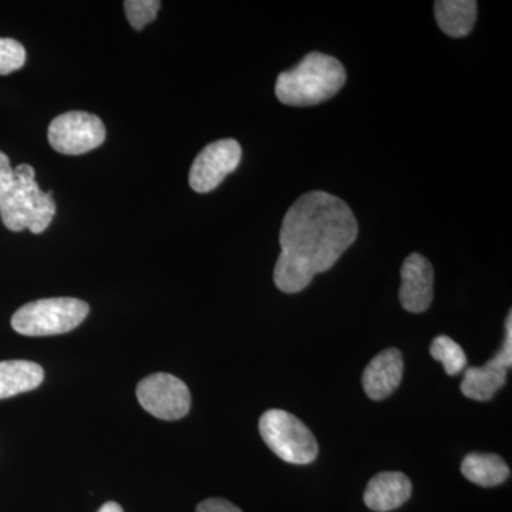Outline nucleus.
<instances>
[{"label": "nucleus", "instance_id": "15", "mask_svg": "<svg viewBox=\"0 0 512 512\" xmlns=\"http://www.w3.org/2000/svg\"><path fill=\"white\" fill-rule=\"evenodd\" d=\"M461 474L480 487H495L510 478V467L497 454L471 453L461 463Z\"/></svg>", "mask_w": 512, "mask_h": 512}, {"label": "nucleus", "instance_id": "20", "mask_svg": "<svg viewBox=\"0 0 512 512\" xmlns=\"http://www.w3.org/2000/svg\"><path fill=\"white\" fill-rule=\"evenodd\" d=\"M197 512H242L237 505L229 503L222 498H210V500L202 501L197 507Z\"/></svg>", "mask_w": 512, "mask_h": 512}, {"label": "nucleus", "instance_id": "18", "mask_svg": "<svg viewBox=\"0 0 512 512\" xmlns=\"http://www.w3.org/2000/svg\"><path fill=\"white\" fill-rule=\"evenodd\" d=\"M26 63L25 47L13 39L0 37V76L18 72Z\"/></svg>", "mask_w": 512, "mask_h": 512}, {"label": "nucleus", "instance_id": "17", "mask_svg": "<svg viewBox=\"0 0 512 512\" xmlns=\"http://www.w3.org/2000/svg\"><path fill=\"white\" fill-rule=\"evenodd\" d=\"M161 2L158 0H127L124 2V10L130 25L136 30H143L148 23L157 18Z\"/></svg>", "mask_w": 512, "mask_h": 512}, {"label": "nucleus", "instance_id": "13", "mask_svg": "<svg viewBox=\"0 0 512 512\" xmlns=\"http://www.w3.org/2000/svg\"><path fill=\"white\" fill-rule=\"evenodd\" d=\"M45 379L43 367L29 360L0 362V400L30 392Z\"/></svg>", "mask_w": 512, "mask_h": 512}, {"label": "nucleus", "instance_id": "3", "mask_svg": "<svg viewBox=\"0 0 512 512\" xmlns=\"http://www.w3.org/2000/svg\"><path fill=\"white\" fill-rule=\"evenodd\" d=\"M35 177L32 165L20 164L15 168L12 187L0 201V217L10 231L29 229L33 234H42L55 218L53 194L40 190Z\"/></svg>", "mask_w": 512, "mask_h": 512}, {"label": "nucleus", "instance_id": "5", "mask_svg": "<svg viewBox=\"0 0 512 512\" xmlns=\"http://www.w3.org/2000/svg\"><path fill=\"white\" fill-rule=\"evenodd\" d=\"M259 433L266 446L285 463L305 466L318 457V441L312 431L285 410L272 409L262 414Z\"/></svg>", "mask_w": 512, "mask_h": 512}, {"label": "nucleus", "instance_id": "12", "mask_svg": "<svg viewBox=\"0 0 512 512\" xmlns=\"http://www.w3.org/2000/svg\"><path fill=\"white\" fill-rule=\"evenodd\" d=\"M507 367L500 360H488L483 367H470L464 372L461 393L476 402H488L507 382Z\"/></svg>", "mask_w": 512, "mask_h": 512}, {"label": "nucleus", "instance_id": "7", "mask_svg": "<svg viewBox=\"0 0 512 512\" xmlns=\"http://www.w3.org/2000/svg\"><path fill=\"white\" fill-rule=\"evenodd\" d=\"M137 400L157 419L174 421L190 412L191 393L187 384L168 373H154L137 386Z\"/></svg>", "mask_w": 512, "mask_h": 512}, {"label": "nucleus", "instance_id": "19", "mask_svg": "<svg viewBox=\"0 0 512 512\" xmlns=\"http://www.w3.org/2000/svg\"><path fill=\"white\" fill-rule=\"evenodd\" d=\"M15 180V168H12L8 156L0 151V201L12 187Z\"/></svg>", "mask_w": 512, "mask_h": 512}, {"label": "nucleus", "instance_id": "11", "mask_svg": "<svg viewBox=\"0 0 512 512\" xmlns=\"http://www.w3.org/2000/svg\"><path fill=\"white\" fill-rule=\"evenodd\" d=\"M413 485L409 477L397 471L376 474L367 484L365 504L376 512H389L402 507L412 497Z\"/></svg>", "mask_w": 512, "mask_h": 512}, {"label": "nucleus", "instance_id": "6", "mask_svg": "<svg viewBox=\"0 0 512 512\" xmlns=\"http://www.w3.org/2000/svg\"><path fill=\"white\" fill-rule=\"evenodd\" d=\"M50 146L64 156H82L96 150L106 140V127L100 117L86 111L60 114L47 130Z\"/></svg>", "mask_w": 512, "mask_h": 512}, {"label": "nucleus", "instance_id": "14", "mask_svg": "<svg viewBox=\"0 0 512 512\" xmlns=\"http://www.w3.org/2000/svg\"><path fill=\"white\" fill-rule=\"evenodd\" d=\"M437 25L447 36L466 37L473 30L477 18L474 0H439L434 3Z\"/></svg>", "mask_w": 512, "mask_h": 512}, {"label": "nucleus", "instance_id": "10", "mask_svg": "<svg viewBox=\"0 0 512 512\" xmlns=\"http://www.w3.org/2000/svg\"><path fill=\"white\" fill-rule=\"evenodd\" d=\"M404 360L396 348L383 350L370 360L363 372L362 383L367 397L383 400L393 394L403 379Z\"/></svg>", "mask_w": 512, "mask_h": 512}, {"label": "nucleus", "instance_id": "2", "mask_svg": "<svg viewBox=\"0 0 512 512\" xmlns=\"http://www.w3.org/2000/svg\"><path fill=\"white\" fill-rule=\"evenodd\" d=\"M346 70L335 57L313 52L293 69L279 74L275 93L286 106H316L345 86Z\"/></svg>", "mask_w": 512, "mask_h": 512}, {"label": "nucleus", "instance_id": "4", "mask_svg": "<svg viewBox=\"0 0 512 512\" xmlns=\"http://www.w3.org/2000/svg\"><path fill=\"white\" fill-rule=\"evenodd\" d=\"M89 305L74 298L40 299L26 303L12 316V328L25 336L62 335L89 315Z\"/></svg>", "mask_w": 512, "mask_h": 512}, {"label": "nucleus", "instance_id": "8", "mask_svg": "<svg viewBox=\"0 0 512 512\" xmlns=\"http://www.w3.org/2000/svg\"><path fill=\"white\" fill-rule=\"evenodd\" d=\"M241 158L242 148L238 141L231 138L208 144L191 165L192 190L200 194L214 191L229 174L237 170Z\"/></svg>", "mask_w": 512, "mask_h": 512}, {"label": "nucleus", "instance_id": "9", "mask_svg": "<svg viewBox=\"0 0 512 512\" xmlns=\"http://www.w3.org/2000/svg\"><path fill=\"white\" fill-rule=\"evenodd\" d=\"M434 271L429 259L420 254L407 256L402 266L399 298L404 311L423 313L433 302Z\"/></svg>", "mask_w": 512, "mask_h": 512}, {"label": "nucleus", "instance_id": "1", "mask_svg": "<svg viewBox=\"0 0 512 512\" xmlns=\"http://www.w3.org/2000/svg\"><path fill=\"white\" fill-rule=\"evenodd\" d=\"M357 221L349 205L325 191L302 195L286 212L275 265L276 288L298 293L329 271L356 241Z\"/></svg>", "mask_w": 512, "mask_h": 512}, {"label": "nucleus", "instance_id": "21", "mask_svg": "<svg viewBox=\"0 0 512 512\" xmlns=\"http://www.w3.org/2000/svg\"><path fill=\"white\" fill-rule=\"evenodd\" d=\"M97 512H124L123 508H121L120 504L113 503V501H110V503H106L103 505V507L100 508Z\"/></svg>", "mask_w": 512, "mask_h": 512}, {"label": "nucleus", "instance_id": "16", "mask_svg": "<svg viewBox=\"0 0 512 512\" xmlns=\"http://www.w3.org/2000/svg\"><path fill=\"white\" fill-rule=\"evenodd\" d=\"M430 355L437 362L443 363L444 370L448 376H456L463 372L467 366V357L463 348L448 336H437L431 342Z\"/></svg>", "mask_w": 512, "mask_h": 512}]
</instances>
